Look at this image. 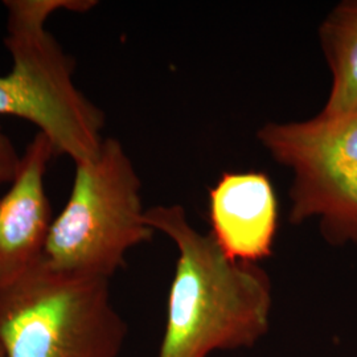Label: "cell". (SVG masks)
Listing matches in <instances>:
<instances>
[{
    "label": "cell",
    "instance_id": "cell-8",
    "mask_svg": "<svg viewBox=\"0 0 357 357\" xmlns=\"http://www.w3.org/2000/svg\"><path fill=\"white\" fill-rule=\"evenodd\" d=\"M319 43L332 77L320 114L356 113L357 0H344L332 8L320 23Z\"/></svg>",
    "mask_w": 357,
    "mask_h": 357
},
{
    "label": "cell",
    "instance_id": "cell-7",
    "mask_svg": "<svg viewBox=\"0 0 357 357\" xmlns=\"http://www.w3.org/2000/svg\"><path fill=\"white\" fill-rule=\"evenodd\" d=\"M208 203L209 234L228 258L258 264L271 255L280 206L268 174L224 172Z\"/></svg>",
    "mask_w": 357,
    "mask_h": 357
},
{
    "label": "cell",
    "instance_id": "cell-10",
    "mask_svg": "<svg viewBox=\"0 0 357 357\" xmlns=\"http://www.w3.org/2000/svg\"><path fill=\"white\" fill-rule=\"evenodd\" d=\"M0 357H6L4 356V351H3V348H1V344H0Z\"/></svg>",
    "mask_w": 357,
    "mask_h": 357
},
{
    "label": "cell",
    "instance_id": "cell-2",
    "mask_svg": "<svg viewBox=\"0 0 357 357\" xmlns=\"http://www.w3.org/2000/svg\"><path fill=\"white\" fill-rule=\"evenodd\" d=\"M4 45L11 70L0 76V115L33 123L56 155L75 165L94 159L105 138V113L75 84L76 60L64 51L47 22L53 13H86L94 0H7Z\"/></svg>",
    "mask_w": 357,
    "mask_h": 357
},
{
    "label": "cell",
    "instance_id": "cell-1",
    "mask_svg": "<svg viewBox=\"0 0 357 357\" xmlns=\"http://www.w3.org/2000/svg\"><path fill=\"white\" fill-rule=\"evenodd\" d=\"M144 220L178 249L158 357H206L255 345L268 328V273L228 258L211 234L192 227L181 205H153Z\"/></svg>",
    "mask_w": 357,
    "mask_h": 357
},
{
    "label": "cell",
    "instance_id": "cell-6",
    "mask_svg": "<svg viewBox=\"0 0 357 357\" xmlns=\"http://www.w3.org/2000/svg\"><path fill=\"white\" fill-rule=\"evenodd\" d=\"M54 156L52 142L38 132L20 156L10 190L0 199V284L19 278L44 257L54 220L45 176Z\"/></svg>",
    "mask_w": 357,
    "mask_h": 357
},
{
    "label": "cell",
    "instance_id": "cell-9",
    "mask_svg": "<svg viewBox=\"0 0 357 357\" xmlns=\"http://www.w3.org/2000/svg\"><path fill=\"white\" fill-rule=\"evenodd\" d=\"M20 153H17L13 141L0 131V185L11 183L17 171Z\"/></svg>",
    "mask_w": 357,
    "mask_h": 357
},
{
    "label": "cell",
    "instance_id": "cell-5",
    "mask_svg": "<svg viewBox=\"0 0 357 357\" xmlns=\"http://www.w3.org/2000/svg\"><path fill=\"white\" fill-rule=\"evenodd\" d=\"M255 135L271 159L293 174L290 222L318 218L327 243H357V112L266 122Z\"/></svg>",
    "mask_w": 357,
    "mask_h": 357
},
{
    "label": "cell",
    "instance_id": "cell-4",
    "mask_svg": "<svg viewBox=\"0 0 357 357\" xmlns=\"http://www.w3.org/2000/svg\"><path fill=\"white\" fill-rule=\"evenodd\" d=\"M64 209L52 222L43 259L51 268L110 280L126 255L150 243L142 181L122 143L105 138L98 155L77 163Z\"/></svg>",
    "mask_w": 357,
    "mask_h": 357
},
{
    "label": "cell",
    "instance_id": "cell-3",
    "mask_svg": "<svg viewBox=\"0 0 357 357\" xmlns=\"http://www.w3.org/2000/svg\"><path fill=\"white\" fill-rule=\"evenodd\" d=\"M109 281L53 268L41 259L0 284V344L6 357H118L128 326Z\"/></svg>",
    "mask_w": 357,
    "mask_h": 357
}]
</instances>
